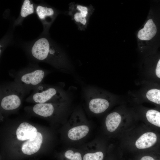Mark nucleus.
<instances>
[{
    "mask_svg": "<svg viewBox=\"0 0 160 160\" xmlns=\"http://www.w3.org/2000/svg\"><path fill=\"white\" fill-rule=\"evenodd\" d=\"M69 100L68 92L60 87L42 84L38 86L26 99L27 101L36 104Z\"/></svg>",
    "mask_w": 160,
    "mask_h": 160,
    "instance_id": "obj_2",
    "label": "nucleus"
},
{
    "mask_svg": "<svg viewBox=\"0 0 160 160\" xmlns=\"http://www.w3.org/2000/svg\"><path fill=\"white\" fill-rule=\"evenodd\" d=\"M68 14L71 16L72 19L76 25L79 30L83 31L86 29L89 24V18L70 5Z\"/></svg>",
    "mask_w": 160,
    "mask_h": 160,
    "instance_id": "obj_11",
    "label": "nucleus"
},
{
    "mask_svg": "<svg viewBox=\"0 0 160 160\" xmlns=\"http://www.w3.org/2000/svg\"><path fill=\"white\" fill-rule=\"evenodd\" d=\"M71 125L67 135L68 138L73 142L79 141L86 137L90 130V127L81 111L74 112L72 115Z\"/></svg>",
    "mask_w": 160,
    "mask_h": 160,
    "instance_id": "obj_5",
    "label": "nucleus"
},
{
    "mask_svg": "<svg viewBox=\"0 0 160 160\" xmlns=\"http://www.w3.org/2000/svg\"><path fill=\"white\" fill-rule=\"evenodd\" d=\"M156 74L157 77L160 78V59L158 61L156 65Z\"/></svg>",
    "mask_w": 160,
    "mask_h": 160,
    "instance_id": "obj_20",
    "label": "nucleus"
},
{
    "mask_svg": "<svg viewBox=\"0 0 160 160\" xmlns=\"http://www.w3.org/2000/svg\"><path fill=\"white\" fill-rule=\"evenodd\" d=\"M121 120V117L119 113L113 112L107 116L105 124L108 131L110 132L115 131L118 128Z\"/></svg>",
    "mask_w": 160,
    "mask_h": 160,
    "instance_id": "obj_13",
    "label": "nucleus"
},
{
    "mask_svg": "<svg viewBox=\"0 0 160 160\" xmlns=\"http://www.w3.org/2000/svg\"><path fill=\"white\" fill-rule=\"evenodd\" d=\"M83 156L82 152L74 148L67 150L64 154L66 160H83Z\"/></svg>",
    "mask_w": 160,
    "mask_h": 160,
    "instance_id": "obj_15",
    "label": "nucleus"
},
{
    "mask_svg": "<svg viewBox=\"0 0 160 160\" xmlns=\"http://www.w3.org/2000/svg\"><path fill=\"white\" fill-rule=\"evenodd\" d=\"M31 53L37 60L48 62L56 69L65 73H70L73 68L67 56L59 48L50 46L46 38L38 40L33 45Z\"/></svg>",
    "mask_w": 160,
    "mask_h": 160,
    "instance_id": "obj_1",
    "label": "nucleus"
},
{
    "mask_svg": "<svg viewBox=\"0 0 160 160\" xmlns=\"http://www.w3.org/2000/svg\"><path fill=\"white\" fill-rule=\"evenodd\" d=\"M42 136L37 132L36 136L24 143L22 147V152L25 154L31 155L37 152L40 149L42 142Z\"/></svg>",
    "mask_w": 160,
    "mask_h": 160,
    "instance_id": "obj_7",
    "label": "nucleus"
},
{
    "mask_svg": "<svg viewBox=\"0 0 160 160\" xmlns=\"http://www.w3.org/2000/svg\"><path fill=\"white\" fill-rule=\"evenodd\" d=\"M27 95L24 90L15 81L1 85L0 87V105L7 111H14L20 105Z\"/></svg>",
    "mask_w": 160,
    "mask_h": 160,
    "instance_id": "obj_3",
    "label": "nucleus"
},
{
    "mask_svg": "<svg viewBox=\"0 0 160 160\" xmlns=\"http://www.w3.org/2000/svg\"><path fill=\"white\" fill-rule=\"evenodd\" d=\"M86 151L83 153V160H103V152L97 149V144L92 143L86 146Z\"/></svg>",
    "mask_w": 160,
    "mask_h": 160,
    "instance_id": "obj_12",
    "label": "nucleus"
},
{
    "mask_svg": "<svg viewBox=\"0 0 160 160\" xmlns=\"http://www.w3.org/2000/svg\"><path fill=\"white\" fill-rule=\"evenodd\" d=\"M69 5L76 10L82 13L86 17L89 18L95 10L94 8L91 4L88 6H85L72 2L69 4Z\"/></svg>",
    "mask_w": 160,
    "mask_h": 160,
    "instance_id": "obj_14",
    "label": "nucleus"
},
{
    "mask_svg": "<svg viewBox=\"0 0 160 160\" xmlns=\"http://www.w3.org/2000/svg\"><path fill=\"white\" fill-rule=\"evenodd\" d=\"M36 13L39 18L44 19L46 16H51L54 14V10L51 8H48L39 5L36 9Z\"/></svg>",
    "mask_w": 160,
    "mask_h": 160,
    "instance_id": "obj_16",
    "label": "nucleus"
},
{
    "mask_svg": "<svg viewBox=\"0 0 160 160\" xmlns=\"http://www.w3.org/2000/svg\"><path fill=\"white\" fill-rule=\"evenodd\" d=\"M50 73L39 68H27L16 73L14 81L24 90L27 95L42 84L45 77Z\"/></svg>",
    "mask_w": 160,
    "mask_h": 160,
    "instance_id": "obj_4",
    "label": "nucleus"
},
{
    "mask_svg": "<svg viewBox=\"0 0 160 160\" xmlns=\"http://www.w3.org/2000/svg\"><path fill=\"white\" fill-rule=\"evenodd\" d=\"M86 94L88 108L92 113L96 114L101 113L109 107V101L102 97L97 88H89L86 91Z\"/></svg>",
    "mask_w": 160,
    "mask_h": 160,
    "instance_id": "obj_6",
    "label": "nucleus"
},
{
    "mask_svg": "<svg viewBox=\"0 0 160 160\" xmlns=\"http://www.w3.org/2000/svg\"><path fill=\"white\" fill-rule=\"evenodd\" d=\"M139 160H160V153L156 152L152 155L143 156Z\"/></svg>",
    "mask_w": 160,
    "mask_h": 160,
    "instance_id": "obj_19",
    "label": "nucleus"
},
{
    "mask_svg": "<svg viewBox=\"0 0 160 160\" xmlns=\"http://www.w3.org/2000/svg\"><path fill=\"white\" fill-rule=\"evenodd\" d=\"M146 96L150 101L160 105V89H151L147 92Z\"/></svg>",
    "mask_w": 160,
    "mask_h": 160,
    "instance_id": "obj_17",
    "label": "nucleus"
},
{
    "mask_svg": "<svg viewBox=\"0 0 160 160\" xmlns=\"http://www.w3.org/2000/svg\"><path fill=\"white\" fill-rule=\"evenodd\" d=\"M157 32V28L151 19H148L143 28L138 32L137 37L140 40L148 41L153 38Z\"/></svg>",
    "mask_w": 160,
    "mask_h": 160,
    "instance_id": "obj_10",
    "label": "nucleus"
},
{
    "mask_svg": "<svg viewBox=\"0 0 160 160\" xmlns=\"http://www.w3.org/2000/svg\"><path fill=\"white\" fill-rule=\"evenodd\" d=\"M34 12L33 4L29 0H24L22 5L20 12L21 16L24 17L33 14Z\"/></svg>",
    "mask_w": 160,
    "mask_h": 160,
    "instance_id": "obj_18",
    "label": "nucleus"
},
{
    "mask_svg": "<svg viewBox=\"0 0 160 160\" xmlns=\"http://www.w3.org/2000/svg\"><path fill=\"white\" fill-rule=\"evenodd\" d=\"M37 132L36 127L28 123L24 122L19 126L16 133L18 140L24 141L34 137Z\"/></svg>",
    "mask_w": 160,
    "mask_h": 160,
    "instance_id": "obj_8",
    "label": "nucleus"
},
{
    "mask_svg": "<svg viewBox=\"0 0 160 160\" xmlns=\"http://www.w3.org/2000/svg\"><path fill=\"white\" fill-rule=\"evenodd\" d=\"M158 140V137L155 133L148 132L143 134L137 140L135 145L138 149H146L156 144Z\"/></svg>",
    "mask_w": 160,
    "mask_h": 160,
    "instance_id": "obj_9",
    "label": "nucleus"
}]
</instances>
